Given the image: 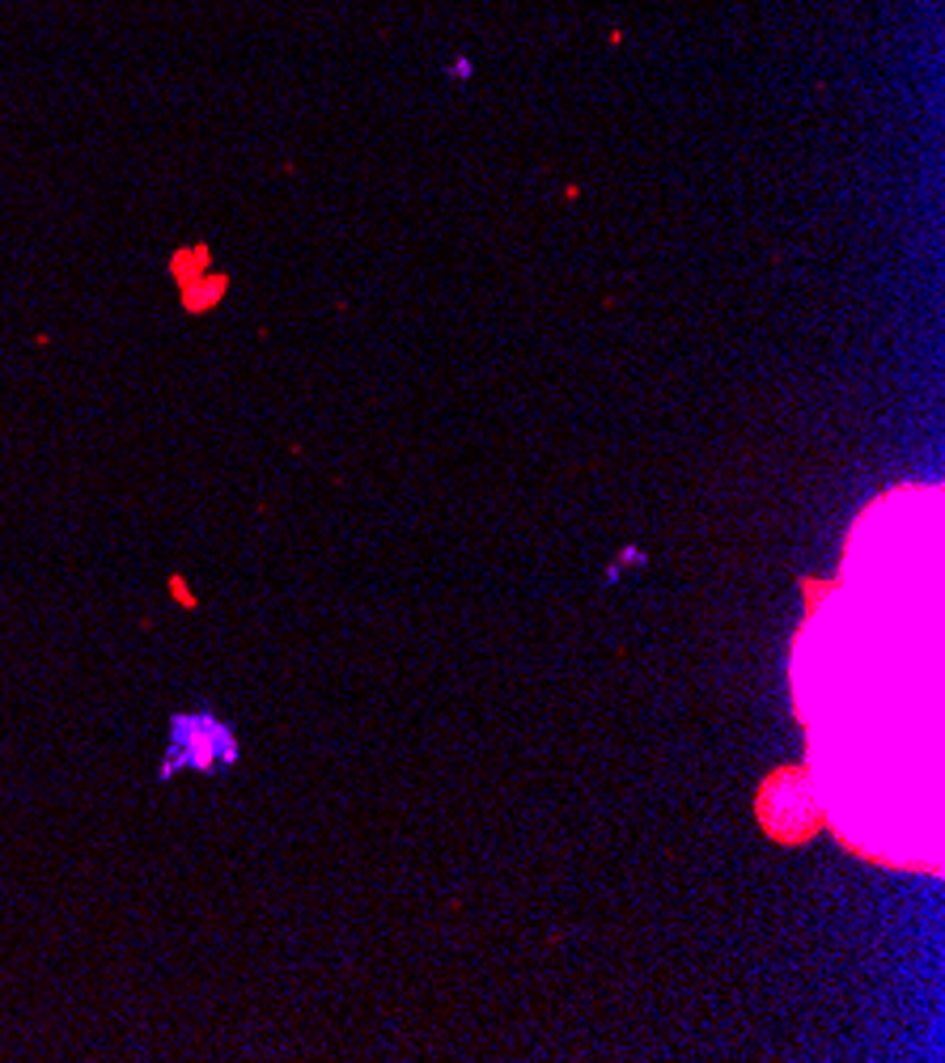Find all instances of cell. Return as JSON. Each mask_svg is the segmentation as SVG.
<instances>
[{"instance_id":"1","label":"cell","mask_w":945,"mask_h":1063,"mask_svg":"<svg viewBox=\"0 0 945 1063\" xmlns=\"http://www.w3.org/2000/svg\"><path fill=\"white\" fill-rule=\"evenodd\" d=\"M238 754V733L217 712H178L170 720L162 780H170L174 771H225L238 763Z\"/></svg>"}]
</instances>
